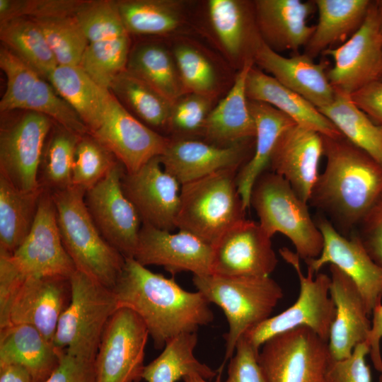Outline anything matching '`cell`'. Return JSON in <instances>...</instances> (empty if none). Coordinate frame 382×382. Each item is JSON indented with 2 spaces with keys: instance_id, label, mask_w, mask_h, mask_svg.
<instances>
[{
  "instance_id": "1",
  "label": "cell",
  "mask_w": 382,
  "mask_h": 382,
  "mask_svg": "<svg viewBox=\"0 0 382 382\" xmlns=\"http://www.w3.org/2000/svg\"><path fill=\"white\" fill-rule=\"evenodd\" d=\"M112 290L118 308H128L141 318L156 349L214 319L210 303L201 292L183 289L173 277L152 272L134 258H125Z\"/></svg>"
},
{
  "instance_id": "2",
  "label": "cell",
  "mask_w": 382,
  "mask_h": 382,
  "mask_svg": "<svg viewBox=\"0 0 382 382\" xmlns=\"http://www.w3.org/2000/svg\"><path fill=\"white\" fill-rule=\"evenodd\" d=\"M323 139L325 167L308 203L341 234H352L382 196V165L343 136Z\"/></svg>"
},
{
  "instance_id": "3",
  "label": "cell",
  "mask_w": 382,
  "mask_h": 382,
  "mask_svg": "<svg viewBox=\"0 0 382 382\" xmlns=\"http://www.w3.org/2000/svg\"><path fill=\"white\" fill-rule=\"evenodd\" d=\"M85 194L74 185L52 192L61 238L76 270L112 289L125 257L100 233L86 205Z\"/></svg>"
},
{
  "instance_id": "4",
  "label": "cell",
  "mask_w": 382,
  "mask_h": 382,
  "mask_svg": "<svg viewBox=\"0 0 382 382\" xmlns=\"http://www.w3.org/2000/svg\"><path fill=\"white\" fill-rule=\"evenodd\" d=\"M193 283L207 301L219 306L228 324L226 352L219 372L230 359L240 338L269 318L283 297V290L270 277L193 275Z\"/></svg>"
},
{
  "instance_id": "5",
  "label": "cell",
  "mask_w": 382,
  "mask_h": 382,
  "mask_svg": "<svg viewBox=\"0 0 382 382\" xmlns=\"http://www.w3.org/2000/svg\"><path fill=\"white\" fill-rule=\"evenodd\" d=\"M239 168H228L181 185L175 227L213 246L233 225L245 219L238 190Z\"/></svg>"
},
{
  "instance_id": "6",
  "label": "cell",
  "mask_w": 382,
  "mask_h": 382,
  "mask_svg": "<svg viewBox=\"0 0 382 382\" xmlns=\"http://www.w3.org/2000/svg\"><path fill=\"white\" fill-rule=\"evenodd\" d=\"M250 207L255 210L265 232L270 238L276 233L287 237L300 259L306 262L320 255L323 237L308 203L283 177L272 171L262 173L253 187Z\"/></svg>"
},
{
  "instance_id": "7",
  "label": "cell",
  "mask_w": 382,
  "mask_h": 382,
  "mask_svg": "<svg viewBox=\"0 0 382 382\" xmlns=\"http://www.w3.org/2000/svg\"><path fill=\"white\" fill-rule=\"evenodd\" d=\"M71 300L53 338L59 352L95 361L105 328L118 309L111 289L76 270L69 278Z\"/></svg>"
},
{
  "instance_id": "8",
  "label": "cell",
  "mask_w": 382,
  "mask_h": 382,
  "mask_svg": "<svg viewBox=\"0 0 382 382\" xmlns=\"http://www.w3.org/2000/svg\"><path fill=\"white\" fill-rule=\"evenodd\" d=\"M279 253L296 272L300 284L297 300L289 308L271 316L248 330L243 336L259 352L262 345L272 337L300 327H306L328 342L336 308L330 295V277L324 273L307 271L305 276L300 265V257L287 248Z\"/></svg>"
},
{
  "instance_id": "9",
  "label": "cell",
  "mask_w": 382,
  "mask_h": 382,
  "mask_svg": "<svg viewBox=\"0 0 382 382\" xmlns=\"http://www.w3.org/2000/svg\"><path fill=\"white\" fill-rule=\"evenodd\" d=\"M257 360L267 382H330L333 359L328 341L300 327L267 340Z\"/></svg>"
},
{
  "instance_id": "10",
  "label": "cell",
  "mask_w": 382,
  "mask_h": 382,
  "mask_svg": "<svg viewBox=\"0 0 382 382\" xmlns=\"http://www.w3.org/2000/svg\"><path fill=\"white\" fill-rule=\"evenodd\" d=\"M149 335L134 311L118 308L105 328L95 358L97 382H139Z\"/></svg>"
},
{
  "instance_id": "11",
  "label": "cell",
  "mask_w": 382,
  "mask_h": 382,
  "mask_svg": "<svg viewBox=\"0 0 382 382\" xmlns=\"http://www.w3.org/2000/svg\"><path fill=\"white\" fill-rule=\"evenodd\" d=\"M126 170L117 161L107 174L86 192L87 209L101 235L125 258H134L142 225L122 187Z\"/></svg>"
},
{
  "instance_id": "12",
  "label": "cell",
  "mask_w": 382,
  "mask_h": 382,
  "mask_svg": "<svg viewBox=\"0 0 382 382\" xmlns=\"http://www.w3.org/2000/svg\"><path fill=\"white\" fill-rule=\"evenodd\" d=\"M52 122L42 114L25 110L1 128L0 174L21 190L37 192L42 188L38 173Z\"/></svg>"
},
{
  "instance_id": "13",
  "label": "cell",
  "mask_w": 382,
  "mask_h": 382,
  "mask_svg": "<svg viewBox=\"0 0 382 382\" xmlns=\"http://www.w3.org/2000/svg\"><path fill=\"white\" fill-rule=\"evenodd\" d=\"M333 66L327 76L334 90L351 95L365 85L379 80L382 74V33L375 1L360 28L345 42L326 50Z\"/></svg>"
},
{
  "instance_id": "14",
  "label": "cell",
  "mask_w": 382,
  "mask_h": 382,
  "mask_svg": "<svg viewBox=\"0 0 382 382\" xmlns=\"http://www.w3.org/2000/svg\"><path fill=\"white\" fill-rule=\"evenodd\" d=\"M11 257L25 277L69 279L76 271L59 233L52 192L43 189L31 229Z\"/></svg>"
},
{
  "instance_id": "15",
  "label": "cell",
  "mask_w": 382,
  "mask_h": 382,
  "mask_svg": "<svg viewBox=\"0 0 382 382\" xmlns=\"http://www.w3.org/2000/svg\"><path fill=\"white\" fill-rule=\"evenodd\" d=\"M315 221L323 237V248L318 257L306 261L308 270L315 275L326 264L335 265L357 285L371 316L382 303V267L373 260L356 233L343 236L321 215Z\"/></svg>"
},
{
  "instance_id": "16",
  "label": "cell",
  "mask_w": 382,
  "mask_h": 382,
  "mask_svg": "<svg viewBox=\"0 0 382 382\" xmlns=\"http://www.w3.org/2000/svg\"><path fill=\"white\" fill-rule=\"evenodd\" d=\"M112 94V93H111ZM132 173L161 156L170 138L149 127L112 94L100 126L92 134Z\"/></svg>"
},
{
  "instance_id": "17",
  "label": "cell",
  "mask_w": 382,
  "mask_h": 382,
  "mask_svg": "<svg viewBox=\"0 0 382 382\" xmlns=\"http://www.w3.org/2000/svg\"><path fill=\"white\" fill-rule=\"evenodd\" d=\"M271 239L259 222L240 221L212 246V274L270 277L278 263Z\"/></svg>"
},
{
  "instance_id": "18",
  "label": "cell",
  "mask_w": 382,
  "mask_h": 382,
  "mask_svg": "<svg viewBox=\"0 0 382 382\" xmlns=\"http://www.w3.org/2000/svg\"><path fill=\"white\" fill-rule=\"evenodd\" d=\"M213 248L193 234L161 230L142 224L134 259L144 266L158 265L173 275L191 272L212 274Z\"/></svg>"
},
{
  "instance_id": "19",
  "label": "cell",
  "mask_w": 382,
  "mask_h": 382,
  "mask_svg": "<svg viewBox=\"0 0 382 382\" xmlns=\"http://www.w3.org/2000/svg\"><path fill=\"white\" fill-rule=\"evenodd\" d=\"M122 187L142 224L168 231L176 228L181 185L164 170L160 156L151 158L134 173L125 172Z\"/></svg>"
},
{
  "instance_id": "20",
  "label": "cell",
  "mask_w": 382,
  "mask_h": 382,
  "mask_svg": "<svg viewBox=\"0 0 382 382\" xmlns=\"http://www.w3.org/2000/svg\"><path fill=\"white\" fill-rule=\"evenodd\" d=\"M255 138L228 146H219L200 139H170L160 156L164 170L180 185L214 173L241 168L251 157Z\"/></svg>"
},
{
  "instance_id": "21",
  "label": "cell",
  "mask_w": 382,
  "mask_h": 382,
  "mask_svg": "<svg viewBox=\"0 0 382 382\" xmlns=\"http://www.w3.org/2000/svg\"><path fill=\"white\" fill-rule=\"evenodd\" d=\"M207 30L223 55L239 69L253 60L261 40L253 1L209 0L205 3Z\"/></svg>"
},
{
  "instance_id": "22",
  "label": "cell",
  "mask_w": 382,
  "mask_h": 382,
  "mask_svg": "<svg viewBox=\"0 0 382 382\" xmlns=\"http://www.w3.org/2000/svg\"><path fill=\"white\" fill-rule=\"evenodd\" d=\"M323 135L294 124L279 136L272 151L270 166L283 177L296 195L308 203L323 156Z\"/></svg>"
},
{
  "instance_id": "23",
  "label": "cell",
  "mask_w": 382,
  "mask_h": 382,
  "mask_svg": "<svg viewBox=\"0 0 382 382\" xmlns=\"http://www.w3.org/2000/svg\"><path fill=\"white\" fill-rule=\"evenodd\" d=\"M71 295L69 279L26 277L12 301L9 325H32L53 342L58 321L70 302Z\"/></svg>"
},
{
  "instance_id": "24",
  "label": "cell",
  "mask_w": 382,
  "mask_h": 382,
  "mask_svg": "<svg viewBox=\"0 0 382 382\" xmlns=\"http://www.w3.org/2000/svg\"><path fill=\"white\" fill-rule=\"evenodd\" d=\"M253 62L281 84L299 94L318 109L334 99L335 90L327 76L326 64L316 63L305 53L286 57L270 49L262 39L256 46Z\"/></svg>"
},
{
  "instance_id": "25",
  "label": "cell",
  "mask_w": 382,
  "mask_h": 382,
  "mask_svg": "<svg viewBox=\"0 0 382 382\" xmlns=\"http://www.w3.org/2000/svg\"><path fill=\"white\" fill-rule=\"evenodd\" d=\"M330 295L335 305L328 345L334 360L351 355L354 347L366 341L371 328L370 313L354 282L334 265H330Z\"/></svg>"
},
{
  "instance_id": "26",
  "label": "cell",
  "mask_w": 382,
  "mask_h": 382,
  "mask_svg": "<svg viewBox=\"0 0 382 382\" xmlns=\"http://www.w3.org/2000/svg\"><path fill=\"white\" fill-rule=\"evenodd\" d=\"M256 24L264 43L279 53H298L309 41L315 25L308 24L316 11L314 0H255Z\"/></svg>"
},
{
  "instance_id": "27",
  "label": "cell",
  "mask_w": 382,
  "mask_h": 382,
  "mask_svg": "<svg viewBox=\"0 0 382 382\" xmlns=\"http://www.w3.org/2000/svg\"><path fill=\"white\" fill-rule=\"evenodd\" d=\"M253 60L238 70L225 96L209 114L201 139L219 146H228L254 139L255 123L248 107L245 81Z\"/></svg>"
},
{
  "instance_id": "28",
  "label": "cell",
  "mask_w": 382,
  "mask_h": 382,
  "mask_svg": "<svg viewBox=\"0 0 382 382\" xmlns=\"http://www.w3.org/2000/svg\"><path fill=\"white\" fill-rule=\"evenodd\" d=\"M245 92L248 99L265 103L275 108L301 127L325 137L342 136L316 106L255 64L248 73Z\"/></svg>"
},
{
  "instance_id": "29",
  "label": "cell",
  "mask_w": 382,
  "mask_h": 382,
  "mask_svg": "<svg viewBox=\"0 0 382 382\" xmlns=\"http://www.w3.org/2000/svg\"><path fill=\"white\" fill-rule=\"evenodd\" d=\"M61 353L32 325L13 324L0 329V365H20L34 382H44L50 376L59 364Z\"/></svg>"
},
{
  "instance_id": "30",
  "label": "cell",
  "mask_w": 382,
  "mask_h": 382,
  "mask_svg": "<svg viewBox=\"0 0 382 382\" xmlns=\"http://www.w3.org/2000/svg\"><path fill=\"white\" fill-rule=\"evenodd\" d=\"M116 3L129 35L174 37L185 34L190 25V1L119 0Z\"/></svg>"
},
{
  "instance_id": "31",
  "label": "cell",
  "mask_w": 382,
  "mask_h": 382,
  "mask_svg": "<svg viewBox=\"0 0 382 382\" xmlns=\"http://www.w3.org/2000/svg\"><path fill=\"white\" fill-rule=\"evenodd\" d=\"M248 107L255 123L254 149L249 160L239 169L237 186L244 206L250 207L253 187L270 166L271 156L282 133L296 124L275 108L248 99Z\"/></svg>"
},
{
  "instance_id": "32",
  "label": "cell",
  "mask_w": 382,
  "mask_h": 382,
  "mask_svg": "<svg viewBox=\"0 0 382 382\" xmlns=\"http://www.w3.org/2000/svg\"><path fill=\"white\" fill-rule=\"evenodd\" d=\"M126 70L175 103L189 93L170 45L160 40L140 42L131 48Z\"/></svg>"
},
{
  "instance_id": "33",
  "label": "cell",
  "mask_w": 382,
  "mask_h": 382,
  "mask_svg": "<svg viewBox=\"0 0 382 382\" xmlns=\"http://www.w3.org/2000/svg\"><path fill=\"white\" fill-rule=\"evenodd\" d=\"M318 23L303 53L312 59L343 43L362 25L371 0H314Z\"/></svg>"
},
{
  "instance_id": "34",
  "label": "cell",
  "mask_w": 382,
  "mask_h": 382,
  "mask_svg": "<svg viewBox=\"0 0 382 382\" xmlns=\"http://www.w3.org/2000/svg\"><path fill=\"white\" fill-rule=\"evenodd\" d=\"M47 80L79 114L91 134L100 126L111 97L79 66H57Z\"/></svg>"
},
{
  "instance_id": "35",
  "label": "cell",
  "mask_w": 382,
  "mask_h": 382,
  "mask_svg": "<svg viewBox=\"0 0 382 382\" xmlns=\"http://www.w3.org/2000/svg\"><path fill=\"white\" fill-rule=\"evenodd\" d=\"M109 91L141 122L167 134L173 103L156 89L125 69L113 79Z\"/></svg>"
},
{
  "instance_id": "36",
  "label": "cell",
  "mask_w": 382,
  "mask_h": 382,
  "mask_svg": "<svg viewBox=\"0 0 382 382\" xmlns=\"http://www.w3.org/2000/svg\"><path fill=\"white\" fill-rule=\"evenodd\" d=\"M43 189L21 190L0 174V249L13 254L23 243L34 222Z\"/></svg>"
},
{
  "instance_id": "37",
  "label": "cell",
  "mask_w": 382,
  "mask_h": 382,
  "mask_svg": "<svg viewBox=\"0 0 382 382\" xmlns=\"http://www.w3.org/2000/svg\"><path fill=\"white\" fill-rule=\"evenodd\" d=\"M318 110L345 138L382 165V128L355 105L350 95L335 90L332 103Z\"/></svg>"
},
{
  "instance_id": "38",
  "label": "cell",
  "mask_w": 382,
  "mask_h": 382,
  "mask_svg": "<svg viewBox=\"0 0 382 382\" xmlns=\"http://www.w3.org/2000/svg\"><path fill=\"white\" fill-rule=\"evenodd\" d=\"M197 332L180 334L170 340L163 352L144 366L142 379L146 382H176L192 374L209 380L217 374L194 355Z\"/></svg>"
},
{
  "instance_id": "39",
  "label": "cell",
  "mask_w": 382,
  "mask_h": 382,
  "mask_svg": "<svg viewBox=\"0 0 382 382\" xmlns=\"http://www.w3.org/2000/svg\"><path fill=\"white\" fill-rule=\"evenodd\" d=\"M172 38L170 45L187 91L216 100L223 81L212 56L192 39L183 35Z\"/></svg>"
},
{
  "instance_id": "40",
  "label": "cell",
  "mask_w": 382,
  "mask_h": 382,
  "mask_svg": "<svg viewBox=\"0 0 382 382\" xmlns=\"http://www.w3.org/2000/svg\"><path fill=\"white\" fill-rule=\"evenodd\" d=\"M4 46L31 66L42 79L58 66L45 35L31 18L19 17L0 22Z\"/></svg>"
},
{
  "instance_id": "41",
  "label": "cell",
  "mask_w": 382,
  "mask_h": 382,
  "mask_svg": "<svg viewBox=\"0 0 382 382\" xmlns=\"http://www.w3.org/2000/svg\"><path fill=\"white\" fill-rule=\"evenodd\" d=\"M45 144L40 169L41 186L53 192L71 185L72 167L76 146L81 138L60 125L52 127Z\"/></svg>"
},
{
  "instance_id": "42",
  "label": "cell",
  "mask_w": 382,
  "mask_h": 382,
  "mask_svg": "<svg viewBox=\"0 0 382 382\" xmlns=\"http://www.w3.org/2000/svg\"><path fill=\"white\" fill-rule=\"evenodd\" d=\"M130 50L129 35L90 42L79 66L98 85L109 91L113 79L126 69Z\"/></svg>"
},
{
  "instance_id": "43",
  "label": "cell",
  "mask_w": 382,
  "mask_h": 382,
  "mask_svg": "<svg viewBox=\"0 0 382 382\" xmlns=\"http://www.w3.org/2000/svg\"><path fill=\"white\" fill-rule=\"evenodd\" d=\"M42 30L58 66H79L88 41L74 16L33 18Z\"/></svg>"
},
{
  "instance_id": "44",
  "label": "cell",
  "mask_w": 382,
  "mask_h": 382,
  "mask_svg": "<svg viewBox=\"0 0 382 382\" xmlns=\"http://www.w3.org/2000/svg\"><path fill=\"white\" fill-rule=\"evenodd\" d=\"M74 16L89 43L129 35L116 1H82Z\"/></svg>"
},
{
  "instance_id": "45",
  "label": "cell",
  "mask_w": 382,
  "mask_h": 382,
  "mask_svg": "<svg viewBox=\"0 0 382 382\" xmlns=\"http://www.w3.org/2000/svg\"><path fill=\"white\" fill-rule=\"evenodd\" d=\"M117 161L91 134L81 137L74 153L71 185L86 192L100 180Z\"/></svg>"
},
{
  "instance_id": "46",
  "label": "cell",
  "mask_w": 382,
  "mask_h": 382,
  "mask_svg": "<svg viewBox=\"0 0 382 382\" xmlns=\"http://www.w3.org/2000/svg\"><path fill=\"white\" fill-rule=\"evenodd\" d=\"M0 67L6 77V91L0 100L1 112L22 110L41 77L4 46L0 49Z\"/></svg>"
},
{
  "instance_id": "47",
  "label": "cell",
  "mask_w": 382,
  "mask_h": 382,
  "mask_svg": "<svg viewBox=\"0 0 382 382\" xmlns=\"http://www.w3.org/2000/svg\"><path fill=\"white\" fill-rule=\"evenodd\" d=\"M215 99L189 93L173 104L167 134L170 139H199Z\"/></svg>"
},
{
  "instance_id": "48",
  "label": "cell",
  "mask_w": 382,
  "mask_h": 382,
  "mask_svg": "<svg viewBox=\"0 0 382 382\" xmlns=\"http://www.w3.org/2000/svg\"><path fill=\"white\" fill-rule=\"evenodd\" d=\"M22 110L42 114L79 135L91 134L73 107L55 91L50 83L42 78L37 81Z\"/></svg>"
},
{
  "instance_id": "49",
  "label": "cell",
  "mask_w": 382,
  "mask_h": 382,
  "mask_svg": "<svg viewBox=\"0 0 382 382\" xmlns=\"http://www.w3.org/2000/svg\"><path fill=\"white\" fill-rule=\"evenodd\" d=\"M82 1L78 0H0V19L28 17L45 18L74 16Z\"/></svg>"
},
{
  "instance_id": "50",
  "label": "cell",
  "mask_w": 382,
  "mask_h": 382,
  "mask_svg": "<svg viewBox=\"0 0 382 382\" xmlns=\"http://www.w3.org/2000/svg\"><path fill=\"white\" fill-rule=\"evenodd\" d=\"M257 352L242 336L230 359L224 382H267L259 365Z\"/></svg>"
},
{
  "instance_id": "51",
  "label": "cell",
  "mask_w": 382,
  "mask_h": 382,
  "mask_svg": "<svg viewBox=\"0 0 382 382\" xmlns=\"http://www.w3.org/2000/svg\"><path fill=\"white\" fill-rule=\"evenodd\" d=\"M370 347L366 342L357 345L351 355L342 360H332L329 369L330 382H371L366 356Z\"/></svg>"
},
{
  "instance_id": "52",
  "label": "cell",
  "mask_w": 382,
  "mask_h": 382,
  "mask_svg": "<svg viewBox=\"0 0 382 382\" xmlns=\"http://www.w3.org/2000/svg\"><path fill=\"white\" fill-rule=\"evenodd\" d=\"M25 278L13 262L11 254L0 249V329L9 325L12 301Z\"/></svg>"
},
{
  "instance_id": "53",
  "label": "cell",
  "mask_w": 382,
  "mask_h": 382,
  "mask_svg": "<svg viewBox=\"0 0 382 382\" xmlns=\"http://www.w3.org/2000/svg\"><path fill=\"white\" fill-rule=\"evenodd\" d=\"M357 233L373 260L382 267V196L361 219Z\"/></svg>"
},
{
  "instance_id": "54",
  "label": "cell",
  "mask_w": 382,
  "mask_h": 382,
  "mask_svg": "<svg viewBox=\"0 0 382 382\" xmlns=\"http://www.w3.org/2000/svg\"><path fill=\"white\" fill-rule=\"evenodd\" d=\"M44 382H97L94 361L62 352L59 365Z\"/></svg>"
},
{
  "instance_id": "55",
  "label": "cell",
  "mask_w": 382,
  "mask_h": 382,
  "mask_svg": "<svg viewBox=\"0 0 382 382\" xmlns=\"http://www.w3.org/2000/svg\"><path fill=\"white\" fill-rule=\"evenodd\" d=\"M350 96L355 105L382 128V81H372Z\"/></svg>"
},
{
  "instance_id": "56",
  "label": "cell",
  "mask_w": 382,
  "mask_h": 382,
  "mask_svg": "<svg viewBox=\"0 0 382 382\" xmlns=\"http://www.w3.org/2000/svg\"><path fill=\"white\" fill-rule=\"evenodd\" d=\"M371 328L366 342L370 347V356L376 370L382 371V357L380 342L382 339V303L376 305L371 316Z\"/></svg>"
},
{
  "instance_id": "57",
  "label": "cell",
  "mask_w": 382,
  "mask_h": 382,
  "mask_svg": "<svg viewBox=\"0 0 382 382\" xmlns=\"http://www.w3.org/2000/svg\"><path fill=\"white\" fill-rule=\"evenodd\" d=\"M0 382H34L30 373L17 364L0 365Z\"/></svg>"
},
{
  "instance_id": "58",
  "label": "cell",
  "mask_w": 382,
  "mask_h": 382,
  "mask_svg": "<svg viewBox=\"0 0 382 382\" xmlns=\"http://www.w3.org/2000/svg\"><path fill=\"white\" fill-rule=\"evenodd\" d=\"M220 374L219 373V378H217L215 382H221ZM183 380L184 382H209L207 379L196 374H189L184 377Z\"/></svg>"
},
{
  "instance_id": "59",
  "label": "cell",
  "mask_w": 382,
  "mask_h": 382,
  "mask_svg": "<svg viewBox=\"0 0 382 382\" xmlns=\"http://www.w3.org/2000/svg\"><path fill=\"white\" fill-rule=\"evenodd\" d=\"M376 6L377 11V16L378 20V23L382 33V0H376Z\"/></svg>"
},
{
  "instance_id": "60",
  "label": "cell",
  "mask_w": 382,
  "mask_h": 382,
  "mask_svg": "<svg viewBox=\"0 0 382 382\" xmlns=\"http://www.w3.org/2000/svg\"><path fill=\"white\" fill-rule=\"evenodd\" d=\"M378 382H382V371L380 372V376L378 377Z\"/></svg>"
},
{
  "instance_id": "61",
  "label": "cell",
  "mask_w": 382,
  "mask_h": 382,
  "mask_svg": "<svg viewBox=\"0 0 382 382\" xmlns=\"http://www.w3.org/2000/svg\"><path fill=\"white\" fill-rule=\"evenodd\" d=\"M379 80L382 81V74L381 75V77H380Z\"/></svg>"
}]
</instances>
